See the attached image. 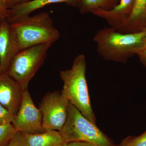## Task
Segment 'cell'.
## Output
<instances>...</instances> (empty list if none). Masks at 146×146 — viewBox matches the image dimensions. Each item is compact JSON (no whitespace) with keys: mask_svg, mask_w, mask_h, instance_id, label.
Wrapping results in <instances>:
<instances>
[{"mask_svg":"<svg viewBox=\"0 0 146 146\" xmlns=\"http://www.w3.org/2000/svg\"><path fill=\"white\" fill-rule=\"evenodd\" d=\"M120 146H146V131L137 137L127 138Z\"/></svg>","mask_w":146,"mask_h":146,"instance_id":"16","label":"cell"},{"mask_svg":"<svg viewBox=\"0 0 146 146\" xmlns=\"http://www.w3.org/2000/svg\"><path fill=\"white\" fill-rule=\"evenodd\" d=\"M23 90L7 73L0 74V104L14 116L21 106Z\"/></svg>","mask_w":146,"mask_h":146,"instance_id":"9","label":"cell"},{"mask_svg":"<svg viewBox=\"0 0 146 146\" xmlns=\"http://www.w3.org/2000/svg\"><path fill=\"white\" fill-rule=\"evenodd\" d=\"M11 23L20 51L41 44H52L60 38L59 31L48 13L29 15Z\"/></svg>","mask_w":146,"mask_h":146,"instance_id":"3","label":"cell"},{"mask_svg":"<svg viewBox=\"0 0 146 146\" xmlns=\"http://www.w3.org/2000/svg\"><path fill=\"white\" fill-rule=\"evenodd\" d=\"M97 52L104 60L125 63L146 48V28L131 33L120 32L111 27L97 32L94 38Z\"/></svg>","mask_w":146,"mask_h":146,"instance_id":"1","label":"cell"},{"mask_svg":"<svg viewBox=\"0 0 146 146\" xmlns=\"http://www.w3.org/2000/svg\"><path fill=\"white\" fill-rule=\"evenodd\" d=\"M17 132L12 123L0 125V146H7Z\"/></svg>","mask_w":146,"mask_h":146,"instance_id":"15","label":"cell"},{"mask_svg":"<svg viewBox=\"0 0 146 146\" xmlns=\"http://www.w3.org/2000/svg\"><path fill=\"white\" fill-rule=\"evenodd\" d=\"M20 51L11 23L7 18L0 21V74L7 72L13 58Z\"/></svg>","mask_w":146,"mask_h":146,"instance_id":"8","label":"cell"},{"mask_svg":"<svg viewBox=\"0 0 146 146\" xmlns=\"http://www.w3.org/2000/svg\"><path fill=\"white\" fill-rule=\"evenodd\" d=\"M8 16V9L3 8L0 7V21H2L4 18H7Z\"/></svg>","mask_w":146,"mask_h":146,"instance_id":"22","label":"cell"},{"mask_svg":"<svg viewBox=\"0 0 146 146\" xmlns=\"http://www.w3.org/2000/svg\"><path fill=\"white\" fill-rule=\"evenodd\" d=\"M134 0H120L119 3L109 10L97 9L92 13L104 19L110 27L121 31L133 8Z\"/></svg>","mask_w":146,"mask_h":146,"instance_id":"10","label":"cell"},{"mask_svg":"<svg viewBox=\"0 0 146 146\" xmlns=\"http://www.w3.org/2000/svg\"><path fill=\"white\" fill-rule=\"evenodd\" d=\"M7 146H27L25 134L17 132Z\"/></svg>","mask_w":146,"mask_h":146,"instance_id":"18","label":"cell"},{"mask_svg":"<svg viewBox=\"0 0 146 146\" xmlns=\"http://www.w3.org/2000/svg\"><path fill=\"white\" fill-rule=\"evenodd\" d=\"M14 115L0 104V125L11 123Z\"/></svg>","mask_w":146,"mask_h":146,"instance_id":"17","label":"cell"},{"mask_svg":"<svg viewBox=\"0 0 146 146\" xmlns=\"http://www.w3.org/2000/svg\"><path fill=\"white\" fill-rule=\"evenodd\" d=\"M78 1V0H31L11 7V9L8 10L7 19L10 23H13L20 18L29 16L35 11L48 5L65 3L76 5Z\"/></svg>","mask_w":146,"mask_h":146,"instance_id":"11","label":"cell"},{"mask_svg":"<svg viewBox=\"0 0 146 146\" xmlns=\"http://www.w3.org/2000/svg\"><path fill=\"white\" fill-rule=\"evenodd\" d=\"M60 132L65 143L82 142L96 146H115L96 124L70 102L67 119Z\"/></svg>","mask_w":146,"mask_h":146,"instance_id":"4","label":"cell"},{"mask_svg":"<svg viewBox=\"0 0 146 146\" xmlns=\"http://www.w3.org/2000/svg\"><path fill=\"white\" fill-rule=\"evenodd\" d=\"M29 0H7V1L6 7H12L14 6L28 1Z\"/></svg>","mask_w":146,"mask_h":146,"instance_id":"20","label":"cell"},{"mask_svg":"<svg viewBox=\"0 0 146 146\" xmlns=\"http://www.w3.org/2000/svg\"><path fill=\"white\" fill-rule=\"evenodd\" d=\"M69 103L61 91L48 92L43 97L39 109L45 131H60L67 119Z\"/></svg>","mask_w":146,"mask_h":146,"instance_id":"6","label":"cell"},{"mask_svg":"<svg viewBox=\"0 0 146 146\" xmlns=\"http://www.w3.org/2000/svg\"><path fill=\"white\" fill-rule=\"evenodd\" d=\"M24 134L27 146H61L65 143L58 131L48 130L37 134Z\"/></svg>","mask_w":146,"mask_h":146,"instance_id":"13","label":"cell"},{"mask_svg":"<svg viewBox=\"0 0 146 146\" xmlns=\"http://www.w3.org/2000/svg\"><path fill=\"white\" fill-rule=\"evenodd\" d=\"M146 0H134L131 13L120 32L131 33L146 28Z\"/></svg>","mask_w":146,"mask_h":146,"instance_id":"12","label":"cell"},{"mask_svg":"<svg viewBox=\"0 0 146 146\" xmlns=\"http://www.w3.org/2000/svg\"><path fill=\"white\" fill-rule=\"evenodd\" d=\"M86 65L85 56L78 55L70 69L60 72L63 83L61 92L85 117L96 124V119L91 107L86 82Z\"/></svg>","mask_w":146,"mask_h":146,"instance_id":"2","label":"cell"},{"mask_svg":"<svg viewBox=\"0 0 146 146\" xmlns=\"http://www.w3.org/2000/svg\"><path fill=\"white\" fill-rule=\"evenodd\" d=\"M11 123L17 132L25 134H37L46 131L43 126L42 112L35 105L28 88L23 90L21 106Z\"/></svg>","mask_w":146,"mask_h":146,"instance_id":"7","label":"cell"},{"mask_svg":"<svg viewBox=\"0 0 146 146\" xmlns=\"http://www.w3.org/2000/svg\"><path fill=\"white\" fill-rule=\"evenodd\" d=\"M52 44H44L20 51L13 58L6 73L21 86L28 89L29 83L42 67Z\"/></svg>","mask_w":146,"mask_h":146,"instance_id":"5","label":"cell"},{"mask_svg":"<svg viewBox=\"0 0 146 146\" xmlns=\"http://www.w3.org/2000/svg\"><path fill=\"white\" fill-rule=\"evenodd\" d=\"M141 63L146 68V48L137 54Z\"/></svg>","mask_w":146,"mask_h":146,"instance_id":"21","label":"cell"},{"mask_svg":"<svg viewBox=\"0 0 146 146\" xmlns=\"http://www.w3.org/2000/svg\"><path fill=\"white\" fill-rule=\"evenodd\" d=\"M114 0H78L80 10L84 13L93 12L97 9L109 10Z\"/></svg>","mask_w":146,"mask_h":146,"instance_id":"14","label":"cell"},{"mask_svg":"<svg viewBox=\"0 0 146 146\" xmlns=\"http://www.w3.org/2000/svg\"><path fill=\"white\" fill-rule=\"evenodd\" d=\"M145 23L146 26V14H145Z\"/></svg>","mask_w":146,"mask_h":146,"instance_id":"24","label":"cell"},{"mask_svg":"<svg viewBox=\"0 0 146 146\" xmlns=\"http://www.w3.org/2000/svg\"><path fill=\"white\" fill-rule=\"evenodd\" d=\"M7 0H0V7L3 8L7 9L6 7Z\"/></svg>","mask_w":146,"mask_h":146,"instance_id":"23","label":"cell"},{"mask_svg":"<svg viewBox=\"0 0 146 146\" xmlns=\"http://www.w3.org/2000/svg\"><path fill=\"white\" fill-rule=\"evenodd\" d=\"M61 146H96L89 143L82 142H74L65 143Z\"/></svg>","mask_w":146,"mask_h":146,"instance_id":"19","label":"cell"}]
</instances>
